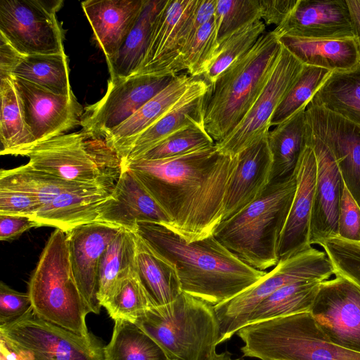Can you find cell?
I'll use <instances>...</instances> for the list:
<instances>
[{
  "instance_id": "obj_8",
  "label": "cell",
  "mask_w": 360,
  "mask_h": 360,
  "mask_svg": "<svg viewBox=\"0 0 360 360\" xmlns=\"http://www.w3.org/2000/svg\"><path fill=\"white\" fill-rule=\"evenodd\" d=\"M24 156L37 169L89 186H114L123 169L121 157L104 139L82 129L39 143Z\"/></svg>"
},
{
  "instance_id": "obj_35",
  "label": "cell",
  "mask_w": 360,
  "mask_h": 360,
  "mask_svg": "<svg viewBox=\"0 0 360 360\" xmlns=\"http://www.w3.org/2000/svg\"><path fill=\"white\" fill-rule=\"evenodd\" d=\"M0 184L28 193L37 200L40 207L63 193L99 186L65 181L37 169L29 163L13 169H1Z\"/></svg>"
},
{
  "instance_id": "obj_40",
  "label": "cell",
  "mask_w": 360,
  "mask_h": 360,
  "mask_svg": "<svg viewBox=\"0 0 360 360\" xmlns=\"http://www.w3.org/2000/svg\"><path fill=\"white\" fill-rule=\"evenodd\" d=\"M330 73L331 71L324 68L304 65L299 77L276 110L271 127L283 122L305 106Z\"/></svg>"
},
{
  "instance_id": "obj_38",
  "label": "cell",
  "mask_w": 360,
  "mask_h": 360,
  "mask_svg": "<svg viewBox=\"0 0 360 360\" xmlns=\"http://www.w3.org/2000/svg\"><path fill=\"white\" fill-rule=\"evenodd\" d=\"M321 282L299 281L281 287L254 309L247 325L309 312Z\"/></svg>"
},
{
  "instance_id": "obj_53",
  "label": "cell",
  "mask_w": 360,
  "mask_h": 360,
  "mask_svg": "<svg viewBox=\"0 0 360 360\" xmlns=\"http://www.w3.org/2000/svg\"><path fill=\"white\" fill-rule=\"evenodd\" d=\"M0 345L1 360H20L17 355L6 346L1 339H0Z\"/></svg>"
},
{
  "instance_id": "obj_24",
  "label": "cell",
  "mask_w": 360,
  "mask_h": 360,
  "mask_svg": "<svg viewBox=\"0 0 360 360\" xmlns=\"http://www.w3.org/2000/svg\"><path fill=\"white\" fill-rule=\"evenodd\" d=\"M145 3L146 0H88L81 3L107 65L115 59Z\"/></svg>"
},
{
  "instance_id": "obj_29",
  "label": "cell",
  "mask_w": 360,
  "mask_h": 360,
  "mask_svg": "<svg viewBox=\"0 0 360 360\" xmlns=\"http://www.w3.org/2000/svg\"><path fill=\"white\" fill-rule=\"evenodd\" d=\"M306 105L267 134L272 160L269 183L283 181L295 173L306 146Z\"/></svg>"
},
{
  "instance_id": "obj_28",
  "label": "cell",
  "mask_w": 360,
  "mask_h": 360,
  "mask_svg": "<svg viewBox=\"0 0 360 360\" xmlns=\"http://www.w3.org/2000/svg\"><path fill=\"white\" fill-rule=\"evenodd\" d=\"M278 39L281 46L304 65L335 72L348 70L360 63V46L356 37L309 39L281 36Z\"/></svg>"
},
{
  "instance_id": "obj_20",
  "label": "cell",
  "mask_w": 360,
  "mask_h": 360,
  "mask_svg": "<svg viewBox=\"0 0 360 360\" xmlns=\"http://www.w3.org/2000/svg\"><path fill=\"white\" fill-rule=\"evenodd\" d=\"M273 32L277 37H356L347 0H298L291 13Z\"/></svg>"
},
{
  "instance_id": "obj_17",
  "label": "cell",
  "mask_w": 360,
  "mask_h": 360,
  "mask_svg": "<svg viewBox=\"0 0 360 360\" xmlns=\"http://www.w3.org/2000/svg\"><path fill=\"white\" fill-rule=\"evenodd\" d=\"M306 128L332 152L347 188L360 206V127L309 101Z\"/></svg>"
},
{
  "instance_id": "obj_54",
  "label": "cell",
  "mask_w": 360,
  "mask_h": 360,
  "mask_svg": "<svg viewBox=\"0 0 360 360\" xmlns=\"http://www.w3.org/2000/svg\"><path fill=\"white\" fill-rule=\"evenodd\" d=\"M208 360H243L242 358H233L232 354L227 350L218 353L214 350Z\"/></svg>"
},
{
  "instance_id": "obj_27",
  "label": "cell",
  "mask_w": 360,
  "mask_h": 360,
  "mask_svg": "<svg viewBox=\"0 0 360 360\" xmlns=\"http://www.w3.org/2000/svg\"><path fill=\"white\" fill-rule=\"evenodd\" d=\"M195 78L177 75L160 92L141 107L104 138L124 160L134 139L172 109L186 93Z\"/></svg>"
},
{
  "instance_id": "obj_31",
  "label": "cell",
  "mask_w": 360,
  "mask_h": 360,
  "mask_svg": "<svg viewBox=\"0 0 360 360\" xmlns=\"http://www.w3.org/2000/svg\"><path fill=\"white\" fill-rule=\"evenodd\" d=\"M136 235L122 229L107 247L100 259L98 299L101 305L118 285L136 271Z\"/></svg>"
},
{
  "instance_id": "obj_2",
  "label": "cell",
  "mask_w": 360,
  "mask_h": 360,
  "mask_svg": "<svg viewBox=\"0 0 360 360\" xmlns=\"http://www.w3.org/2000/svg\"><path fill=\"white\" fill-rule=\"evenodd\" d=\"M133 232L174 266L182 292L214 307L243 292L266 274L243 262L214 235L188 243L169 226L153 222H139Z\"/></svg>"
},
{
  "instance_id": "obj_18",
  "label": "cell",
  "mask_w": 360,
  "mask_h": 360,
  "mask_svg": "<svg viewBox=\"0 0 360 360\" xmlns=\"http://www.w3.org/2000/svg\"><path fill=\"white\" fill-rule=\"evenodd\" d=\"M122 229L94 222L66 233L70 265L77 287L90 311L98 314V272L104 251Z\"/></svg>"
},
{
  "instance_id": "obj_52",
  "label": "cell",
  "mask_w": 360,
  "mask_h": 360,
  "mask_svg": "<svg viewBox=\"0 0 360 360\" xmlns=\"http://www.w3.org/2000/svg\"><path fill=\"white\" fill-rule=\"evenodd\" d=\"M356 37L360 46V0H347Z\"/></svg>"
},
{
  "instance_id": "obj_34",
  "label": "cell",
  "mask_w": 360,
  "mask_h": 360,
  "mask_svg": "<svg viewBox=\"0 0 360 360\" xmlns=\"http://www.w3.org/2000/svg\"><path fill=\"white\" fill-rule=\"evenodd\" d=\"M166 0H146L143 11L113 61L108 65L110 79L124 78L139 70L153 22Z\"/></svg>"
},
{
  "instance_id": "obj_3",
  "label": "cell",
  "mask_w": 360,
  "mask_h": 360,
  "mask_svg": "<svg viewBox=\"0 0 360 360\" xmlns=\"http://www.w3.org/2000/svg\"><path fill=\"white\" fill-rule=\"evenodd\" d=\"M282 46L273 30L265 32L244 56L208 85L203 120L215 143L224 139L252 108L269 80Z\"/></svg>"
},
{
  "instance_id": "obj_32",
  "label": "cell",
  "mask_w": 360,
  "mask_h": 360,
  "mask_svg": "<svg viewBox=\"0 0 360 360\" xmlns=\"http://www.w3.org/2000/svg\"><path fill=\"white\" fill-rule=\"evenodd\" d=\"M309 101L360 127V63L331 72Z\"/></svg>"
},
{
  "instance_id": "obj_7",
  "label": "cell",
  "mask_w": 360,
  "mask_h": 360,
  "mask_svg": "<svg viewBox=\"0 0 360 360\" xmlns=\"http://www.w3.org/2000/svg\"><path fill=\"white\" fill-rule=\"evenodd\" d=\"M236 335L243 356L260 360H360L332 343L309 312L248 324Z\"/></svg>"
},
{
  "instance_id": "obj_50",
  "label": "cell",
  "mask_w": 360,
  "mask_h": 360,
  "mask_svg": "<svg viewBox=\"0 0 360 360\" xmlns=\"http://www.w3.org/2000/svg\"><path fill=\"white\" fill-rule=\"evenodd\" d=\"M38 227L31 217L18 215L0 214V240L10 241L18 238L26 231Z\"/></svg>"
},
{
  "instance_id": "obj_12",
  "label": "cell",
  "mask_w": 360,
  "mask_h": 360,
  "mask_svg": "<svg viewBox=\"0 0 360 360\" xmlns=\"http://www.w3.org/2000/svg\"><path fill=\"white\" fill-rule=\"evenodd\" d=\"M176 76L133 75L110 79L104 96L84 108L80 120L82 130L104 139L164 89Z\"/></svg>"
},
{
  "instance_id": "obj_16",
  "label": "cell",
  "mask_w": 360,
  "mask_h": 360,
  "mask_svg": "<svg viewBox=\"0 0 360 360\" xmlns=\"http://www.w3.org/2000/svg\"><path fill=\"white\" fill-rule=\"evenodd\" d=\"M11 76L20 101L25 124L35 145L80 126L84 108L74 93L68 96L56 94Z\"/></svg>"
},
{
  "instance_id": "obj_22",
  "label": "cell",
  "mask_w": 360,
  "mask_h": 360,
  "mask_svg": "<svg viewBox=\"0 0 360 360\" xmlns=\"http://www.w3.org/2000/svg\"><path fill=\"white\" fill-rule=\"evenodd\" d=\"M296 191L279 245V259H285L310 248V226L314 207L316 162L313 149L306 145L295 170Z\"/></svg>"
},
{
  "instance_id": "obj_6",
  "label": "cell",
  "mask_w": 360,
  "mask_h": 360,
  "mask_svg": "<svg viewBox=\"0 0 360 360\" xmlns=\"http://www.w3.org/2000/svg\"><path fill=\"white\" fill-rule=\"evenodd\" d=\"M33 312L80 335L89 333L90 313L72 274L66 233L56 229L40 255L29 283Z\"/></svg>"
},
{
  "instance_id": "obj_21",
  "label": "cell",
  "mask_w": 360,
  "mask_h": 360,
  "mask_svg": "<svg viewBox=\"0 0 360 360\" xmlns=\"http://www.w3.org/2000/svg\"><path fill=\"white\" fill-rule=\"evenodd\" d=\"M96 222L134 231L139 222L171 226V220L134 175L123 167L111 196L102 205Z\"/></svg>"
},
{
  "instance_id": "obj_47",
  "label": "cell",
  "mask_w": 360,
  "mask_h": 360,
  "mask_svg": "<svg viewBox=\"0 0 360 360\" xmlns=\"http://www.w3.org/2000/svg\"><path fill=\"white\" fill-rule=\"evenodd\" d=\"M32 311V300L28 292L16 291L1 282L0 327L15 322Z\"/></svg>"
},
{
  "instance_id": "obj_39",
  "label": "cell",
  "mask_w": 360,
  "mask_h": 360,
  "mask_svg": "<svg viewBox=\"0 0 360 360\" xmlns=\"http://www.w3.org/2000/svg\"><path fill=\"white\" fill-rule=\"evenodd\" d=\"M262 20L250 23L232 33L219 44V47L206 72L201 77L208 85L231 64L248 53L266 32Z\"/></svg>"
},
{
  "instance_id": "obj_14",
  "label": "cell",
  "mask_w": 360,
  "mask_h": 360,
  "mask_svg": "<svg viewBox=\"0 0 360 360\" xmlns=\"http://www.w3.org/2000/svg\"><path fill=\"white\" fill-rule=\"evenodd\" d=\"M335 276L320 283L309 312L332 343L360 353V285Z\"/></svg>"
},
{
  "instance_id": "obj_23",
  "label": "cell",
  "mask_w": 360,
  "mask_h": 360,
  "mask_svg": "<svg viewBox=\"0 0 360 360\" xmlns=\"http://www.w3.org/2000/svg\"><path fill=\"white\" fill-rule=\"evenodd\" d=\"M237 155L238 165L224 198L222 221L257 200L270 182L272 160L267 134Z\"/></svg>"
},
{
  "instance_id": "obj_5",
  "label": "cell",
  "mask_w": 360,
  "mask_h": 360,
  "mask_svg": "<svg viewBox=\"0 0 360 360\" xmlns=\"http://www.w3.org/2000/svg\"><path fill=\"white\" fill-rule=\"evenodd\" d=\"M134 323L172 360H208L219 345L214 307L184 292L169 304L150 308Z\"/></svg>"
},
{
  "instance_id": "obj_15",
  "label": "cell",
  "mask_w": 360,
  "mask_h": 360,
  "mask_svg": "<svg viewBox=\"0 0 360 360\" xmlns=\"http://www.w3.org/2000/svg\"><path fill=\"white\" fill-rule=\"evenodd\" d=\"M198 0H166L153 22L141 65L134 75L176 76L188 42L192 15Z\"/></svg>"
},
{
  "instance_id": "obj_33",
  "label": "cell",
  "mask_w": 360,
  "mask_h": 360,
  "mask_svg": "<svg viewBox=\"0 0 360 360\" xmlns=\"http://www.w3.org/2000/svg\"><path fill=\"white\" fill-rule=\"evenodd\" d=\"M0 154L24 156L35 142L25 124L11 76L0 78Z\"/></svg>"
},
{
  "instance_id": "obj_25",
  "label": "cell",
  "mask_w": 360,
  "mask_h": 360,
  "mask_svg": "<svg viewBox=\"0 0 360 360\" xmlns=\"http://www.w3.org/2000/svg\"><path fill=\"white\" fill-rule=\"evenodd\" d=\"M114 186H96L63 193L39 208L31 218L38 227L52 226L64 232L96 222L101 208L111 196Z\"/></svg>"
},
{
  "instance_id": "obj_45",
  "label": "cell",
  "mask_w": 360,
  "mask_h": 360,
  "mask_svg": "<svg viewBox=\"0 0 360 360\" xmlns=\"http://www.w3.org/2000/svg\"><path fill=\"white\" fill-rule=\"evenodd\" d=\"M321 245L334 269V275L345 277L360 285V243L339 237L322 241Z\"/></svg>"
},
{
  "instance_id": "obj_4",
  "label": "cell",
  "mask_w": 360,
  "mask_h": 360,
  "mask_svg": "<svg viewBox=\"0 0 360 360\" xmlns=\"http://www.w3.org/2000/svg\"><path fill=\"white\" fill-rule=\"evenodd\" d=\"M295 172L269 183L263 193L243 210L222 221L214 236L245 264L259 271L279 262V245L296 191Z\"/></svg>"
},
{
  "instance_id": "obj_41",
  "label": "cell",
  "mask_w": 360,
  "mask_h": 360,
  "mask_svg": "<svg viewBox=\"0 0 360 360\" xmlns=\"http://www.w3.org/2000/svg\"><path fill=\"white\" fill-rule=\"evenodd\" d=\"M109 316L134 322L153 305L136 271L124 279L103 304Z\"/></svg>"
},
{
  "instance_id": "obj_36",
  "label": "cell",
  "mask_w": 360,
  "mask_h": 360,
  "mask_svg": "<svg viewBox=\"0 0 360 360\" xmlns=\"http://www.w3.org/2000/svg\"><path fill=\"white\" fill-rule=\"evenodd\" d=\"M68 56H22L11 75L25 79L53 94L68 96L73 93L70 84Z\"/></svg>"
},
{
  "instance_id": "obj_26",
  "label": "cell",
  "mask_w": 360,
  "mask_h": 360,
  "mask_svg": "<svg viewBox=\"0 0 360 360\" xmlns=\"http://www.w3.org/2000/svg\"><path fill=\"white\" fill-rule=\"evenodd\" d=\"M207 88L208 84L202 78H195L178 103L134 139L122 162L138 159L184 128L195 124L204 125L203 97Z\"/></svg>"
},
{
  "instance_id": "obj_48",
  "label": "cell",
  "mask_w": 360,
  "mask_h": 360,
  "mask_svg": "<svg viewBox=\"0 0 360 360\" xmlns=\"http://www.w3.org/2000/svg\"><path fill=\"white\" fill-rule=\"evenodd\" d=\"M39 207L37 200L28 193L0 184V214L32 217Z\"/></svg>"
},
{
  "instance_id": "obj_46",
  "label": "cell",
  "mask_w": 360,
  "mask_h": 360,
  "mask_svg": "<svg viewBox=\"0 0 360 360\" xmlns=\"http://www.w3.org/2000/svg\"><path fill=\"white\" fill-rule=\"evenodd\" d=\"M338 237L360 243V206L344 185L337 222Z\"/></svg>"
},
{
  "instance_id": "obj_44",
  "label": "cell",
  "mask_w": 360,
  "mask_h": 360,
  "mask_svg": "<svg viewBox=\"0 0 360 360\" xmlns=\"http://www.w3.org/2000/svg\"><path fill=\"white\" fill-rule=\"evenodd\" d=\"M214 17L219 44L234 32L262 20L259 0H217Z\"/></svg>"
},
{
  "instance_id": "obj_30",
  "label": "cell",
  "mask_w": 360,
  "mask_h": 360,
  "mask_svg": "<svg viewBox=\"0 0 360 360\" xmlns=\"http://www.w3.org/2000/svg\"><path fill=\"white\" fill-rule=\"evenodd\" d=\"M136 273L154 306L174 301L182 292L174 266L136 236Z\"/></svg>"
},
{
  "instance_id": "obj_10",
  "label": "cell",
  "mask_w": 360,
  "mask_h": 360,
  "mask_svg": "<svg viewBox=\"0 0 360 360\" xmlns=\"http://www.w3.org/2000/svg\"><path fill=\"white\" fill-rule=\"evenodd\" d=\"M0 339L20 360H105L104 347L92 334L78 335L33 311L0 327Z\"/></svg>"
},
{
  "instance_id": "obj_9",
  "label": "cell",
  "mask_w": 360,
  "mask_h": 360,
  "mask_svg": "<svg viewBox=\"0 0 360 360\" xmlns=\"http://www.w3.org/2000/svg\"><path fill=\"white\" fill-rule=\"evenodd\" d=\"M332 275L334 269L326 252L312 247L288 259H280L257 283L214 307L220 326L219 344L229 340L245 326L254 309L278 289L299 281H323Z\"/></svg>"
},
{
  "instance_id": "obj_11",
  "label": "cell",
  "mask_w": 360,
  "mask_h": 360,
  "mask_svg": "<svg viewBox=\"0 0 360 360\" xmlns=\"http://www.w3.org/2000/svg\"><path fill=\"white\" fill-rule=\"evenodd\" d=\"M63 0H1L0 34L21 55L63 54Z\"/></svg>"
},
{
  "instance_id": "obj_1",
  "label": "cell",
  "mask_w": 360,
  "mask_h": 360,
  "mask_svg": "<svg viewBox=\"0 0 360 360\" xmlns=\"http://www.w3.org/2000/svg\"><path fill=\"white\" fill-rule=\"evenodd\" d=\"M122 164L169 217V228L192 243L213 235L221 222L238 155H224L214 144L171 158Z\"/></svg>"
},
{
  "instance_id": "obj_49",
  "label": "cell",
  "mask_w": 360,
  "mask_h": 360,
  "mask_svg": "<svg viewBox=\"0 0 360 360\" xmlns=\"http://www.w3.org/2000/svg\"><path fill=\"white\" fill-rule=\"evenodd\" d=\"M298 0H259L261 19L265 25L281 24L294 9Z\"/></svg>"
},
{
  "instance_id": "obj_42",
  "label": "cell",
  "mask_w": 360,
  "mask_h": 360,
  "mask_svg": "<svg viewBox=\"0 0 360 360\" xmlns=\"http://www.w3.org/2000/svg\"><path fill=\"white\" fill-rule=\"evenodd\" d=\"M219 47L214 17L202 26L185 46L178 62L179 72L186 70L194 78H201L207 70Z\"/></svg>"
},
{
  "instance_id": "obj_13",
  "label": "cell",
  "mask_w": 360,
  "mask_h": 360,
  "mask_svg": "<svg viewBox=\"0 0 360 360\" xmlns=\"http://www.w3.org/2000/svg\"><path fill=\"white\" fill-rule=\"evenodd\" d=\"M303 66L300 60L282 46L278 62L252 108L224 139L215 143L221 153L237 155L267 134L276 110L299 77Z\"/></svg>"
},
{
  "instance_id": "obj_37",
  "label": "cell",
  "mask_w": 360,
  "mask_h": 360,
  "mask_svg": "<svg viewBox=\"0 0 360 360\" xmlns=\"http://www.w3.org/2000/svg\"><path fill=\"white\" fill-rule=\"evenodd\" d=\"M105 360H172L164 349L134 322L115 321L111 340L103 347Z\"/></svg>"
},
{
  "instance_id": "obj_43",
  "label": "cell",
  "mask_w": 360,
  "mask_h": 360,
  "mask_svg": "<svg viewBox=\"0 0 360 360\" xmlns=\"http://www.w3.org/2000/svg\"><path fill=\"white\" fill-rule=\"evenodd\" d=\"M214 144L215 142L206 131L205 126L195 124L169 136L136 160L167 159L208 148Z\"/></svg>"
},
{
  "instance_id": "obj_19",
  "label": "cell",
  "mask_w": 360,
  "mask_h": 360,
  "mask_svg": "<svg viewBox=\"0 0 360 360\" xmlns=\"http://www.w3.org/2000/svg\"><path fill=\"white\" fill-rule=\"evenodd\" d=\"M306 145L314 153L316 176L310 226V244L338 237L339 203L344 187L339 167L328 146L306 128Z\"/></svg>"
},
{
  "instance_id": "obj_51",
  "label": "cell",
  "mask_w": 360,
  "mask_h": 360,
  "mask_svg": "<svg viewBox=\"0 0 360 360\" xmlns=\"http://www.w3.org/2000/svg\"><path fill=\"white\" fill-rule=\"evenodd\" d=\"M22 56L0 34V78L11 76Z\"/></svg>"
}]
</instances>
